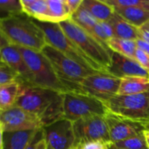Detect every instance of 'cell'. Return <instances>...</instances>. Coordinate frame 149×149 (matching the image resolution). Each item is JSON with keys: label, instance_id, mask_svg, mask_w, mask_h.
I'll use <instances>...</instances> for the list:
<instances>
[{"label": "cell", "instance_id": "6da1fadb", "mask_svg": "<svg viewBox=\"0 0 149 149\" xmlns=\"http://www.w3.org/2000/svg\"><path fill=\"white\" fill-rule=\"evenodd\" d=\"M0 31L10 45L41 51L47 45L42 31L26 13L0 18Z\"/></svg>", "mask_w": 149, "mask_h": 149}, {"label": "cell", "instance_id": "7a4b0ae2", "mask_svg": "<svg viewBox=\"0 0 149 149\" xmlns=\"http://www.w3.org/2000/svg\"><path fill=\"white\" fill-rule=\"evenodd\" d=\"M65 34L76 44L91 61L106 73L111 64L112 51L89 32L74 23L71 18L59 23Z\"/></svg>", "mask_w": 149, "mask_h": 149}, {"label": "cell", "instance_id": "3957f363", "mask_svg": "<svg viewBox=\"0 0 149 149\" xmlns=\"http://www.w3.org/2000/svg\"><path fill=\"white\" fill-rule=\"evenodd\" d=\"M18 48L31 73L33 86L53 90L60 93L71 91L60 80L51 62L41 51L21 47H18Z\"/></svg>", "mask_w": 149, "mask_h": 149}, {"label": "cell", "instance_id": "277c9868", "mask_svg": "<svg viewBox=\"0 0 149 149\" xmlns=\"http://www.w3.org/2000/svg\"><path fill=\"white\" fill-rule=\"evenodd\" d=\"M33 20L44 33L47 45H49L54 48L59 50L66 56L77 61L86 68L96 70L98 72H104L97 64L91 61L65 34L59 23L43 22L33 19Z\"/></svg>", "mask_w": 149, "mask_h": 149}, {"label": "cell", "instance_id": "5b68a950", "mask_svg": "<svg viewBox=\"0 0 149 149\" xmlns=\"http://www.w3.org/2000/svg\"><path fill=\"white\" fill-rule=\"evenodd\" d=\"M41 52L51 62L60 80L71 91L82 92L79 87L81 82L90 74L98 72L83 67L49 45H46Z\"/></svg>", "mask_w": 149, "mask_h": 149}, {"label": "cell", "instance_id": "8992f818", "mask_svg": "<svg viewBox=\"0 0 149 149\" xmlns=\"http://www.w3.org/2000/svg\"><path fill=\"white\" fill-rule=\"evenodd\" d=\"M64 118L74 122L92 116L104 117L108 112L105 103L79 91L62 93Z\"/></svg>", "mask_w": 149, "mask_h": 149}, {"label": "cell", "instance_id": "52a82bcc", "mask_svg": "<svg viewBox=\"0 0 149 149\" xmlns=\"http://www.w3.org/2000/svg\"><path fill=\"white\" fill-rule=\"evenodd\" d=\"M108 111L140 123L149 128L147 92L137 95H116L105 103Z\"/></svg>", "mask_w": 149, "mask_h": 149}, {"label": "cell", "instance_id": "ba28073f", "mask_svg": "<svg viewBox=\"0 0 149 149\" xmlns=\"http://www.w3.org/2000/svg\"><path fill=\"white\" fill-rule=\"evenodd\" d=\"M61 94V93L53 90L29 86L24 84L16 106L35 114L41 121Z\"/></svg>", "mask_w": 149, "mask_h": 149}, {"label": "cell", "instance_id": "9c48e42d", "mask_svg": "<svg viewBox=\"0 0 149 149\" xmlns=\"http://www.w3.org/2000/svg\"><path fill=\"white\" fill-rule=\"evenodd\" d=\"M120 83V78L105 72H97L85 77L79 87L82 92L106 103L118 95Z\"/></svg>", "mask_w": 149, "mask_h": 149}, {"label": "cell", "instance_id": "30bf717a", "mask_svg": "<svg viewBox=\"0 0 149 149\" xmlns=\"http://www.w3.org/2000/svg\"><path fill=\"white\" fill-rule=\"evenodd\" d=\"M74 147L93 140L110 141L108 125L103 116H92L73 122Z\"/></svg>", "mask_w": 149, "mask_h": 149}, {"label": "cell", "instance_id": "8fae6325", "mask_svg": "<svg viewBox=\"0 0 149 149\" xmlns=\"http://www.w3.org/2000/svg\"><path fill=\"white\" fill-rule=\"evenodd\" d=\"M0 127L6 132L39 130L43 126L38 116L15 105L0 111Z\"/></svg>", "mask_w": 149, "mask_h": 149}, {"label": "cell", "instance_id": "7c38bea8", "mask_svg": "<svg viewBox=\"0 0 149 149\" xmlns=\"http://www.w3.org/2000/svg\"><path fill=\"white\" fill-rule=\"evenodd\" d=\"M44 139L53 149H73L74 134L73 122L62 118L42 128Z\"/></svg>", "mask_w": 149, "mask_h": 149}, {"label": "cell", "instance_id": "4fadbf2b", "mask_svg": "<svg viewBox=\"0 0 149 149\" xmlns=\"http://www.w3.org/2000/svg\"><path fill=\"white\" fill-rule=\"evenodd\" d=\"M104 118L108 125L110 141L112 143L135 137L147 129L146 125L125 118L110 111L106 113Z\"/></svg>", "mask_w": 149, "mask_h": 149}, {"label": "cell", "instance_id": "5bb4252c", "mask_svg": "<svg viewBox=\"0 0 149 149\" xmlns=\"http://www.w3.org/2000/svg\"><path fill=\"white\" fill-rule=\"evenodd\" d=\"M106 73L118 78L140 77L149 78V72L143 68L135 59H132L118 53L112 52L111 64Z\"/></svg>", "mask_w": 149, "mask_h": 149}, {"label": "cell", "instance_id": "9a60e30c", "mask_svg": "<svg viewBox=\"0 0 149 149\" xmlns=\"http://www.w3.org/2000/svg\"><path fill=\"white\" fill-rule=\"evenodd\" d=\"M0 53H1L3 62L18 74L19 79L24 84L33 86L31 73L18 47L9 45L0 49Z\"/></svg>", "mask_w": 149, "mask_h": 149}, {"label": "cell", "instance_id": "2e32d148", "mask_svg": "<svg viewBox=\"0 0 149 149\" xmlns=\"http://www.w3.org/2000/svg\"><path fill=\"white\" fill-rule=\"evenodd\" d=\"M109 22L111 25L114 37L132 40H137L139 39V28L126 21L116 12Z\"/></svg>", "mask_w": 149, "mask_h": 149}, {"label": "cell", "instance_id": "e0dca14e", "mask_svg": "<svg viewBox=\"0 0 149 149\" xmlns=\"http://www.w3.org/2000/svg\"><path fill=\"white\" fill-rule=\"evenodd\" d=\"M23 85L24 83L20 79H18L0 86V111L8 110L16 105Z\"/></svg>", "mask_w": 149, "mask_h": 149}, {"label": "cell", "instance_id": "ac0fdd59", "mask_svg": "<svg viewBox=\"0 0 149 149\" xmlns=\"http://www.w3.org/2000/svg\"><path fill=\"white\" fill-rule=\"evenodd\" d=\"M37 132L38 130L4 132L2 149H26Z\"/></svg>", "mask_w": 149, "mask_h": 149}, {"label": "cell", "instance_id": "d6986e66", "mask_svg": "<svg viewBox=\"0 0 149 149\" xmlns=\"http://www.w3.org/2000/svg\"><path fill=\"white\" fill-rule=\"evenodd\" d=\"M114 10L123 19L138 28L149 22V10L145 7H116Z\"/></svg>", "mask_w": 149, "mask_h": 149}, {"label": "cell", "instance_id": "ffe728a7", "mask_svg": "<svg viewBox=\"0 0 149 149\" xmlns=\"http://www.w3.org/2000/svg\"><path fill=\"white\" fill-rule=\"evenodd\" d=\"M149 92V78L130 77L121 78L118 95H137Z\"/></svg>", "mask_w": 149, "mask_h": 149}, {"label": "cell", "instance_id": "44dd1931", "mask_svg": "<svg viewBox=\"0 0 149 149\" xmlns=\"http://www.w3.org/2000/svg\"><path fill=\"white\" fill-rule=\"evenodd\" d=\"M82 6L99 22L109 21L115 13L111 6L101 0H84Z\"/></svg>", "mask_w": 149, "mask_h": 149}, {"label": "cell", "instance_id": "7402d4cb", "mask_svg": "<svg viewBox=\"0 0 149 149\" xmlns=\"http://www.w3.org/2000/svg\"><path fill=\"white\" fill-rule=\"evenodd\" d=\"M50 22L61 23L71 18V13L66 0H47Z\"/></svg>", "mask_w": 149, "mask_h": 149}, {"label": "cell", "instance_id": "603a6c76", "mask_svg": "<svg viewBox=\"0 0 149 149\" xmlns=\"http://www.w3.org/2000/svg\"><path fill=\"white\" fill-rule=\"evenodd\" d=\"M108 47L115 53H118L121 55L134 59L135 53L137 50L136 40H125L113 37L107 41Z\"/></svg>", "mask_w": 149, "mask_h": 149}, {"label": "cell", "instance_id": "cb8c5ba5", "mask_svg": "<svg viewBox=\"0 0 149 149\" xmlns=\"http://www.w3.org/2000/svg\"><path fill=\"white\" fill-rule=\"evenodd\" d=\"M24 13L33 19L43 22H50V15L47 0H37L36 2L24 10Z\"/></svg>", "mask_w": 149, "mask_h": 149}, {"label": "cell", "instance_id": "d4e9b609", "mask_svg": "<svg viewBox=\"0 0 149 149\" xmlns=\"http://www.w3.org/2000/svg\"><path fill=\"white\" fill-rule=\"evenodd\" d=\"M71 19L90 33H91L94 26L99 22L83 6H81L77 12H74L71 15Z\"/></svg>", "mask_w": 149, "mask_h": 149}, {"label": "cell", "instance_id": "484cf974", "mask_svg": "<svg viewBox=\"0 0 149 149\" xmlns=\"http://www.w3.org/2000/svg\"><path fill=\"white\" fill-rule=\"evenodd\" d=\"M23 13L20 0H0V18Z\"/></svg>", "mask_w": 149, "mask_h": 149}, {"label": "cell", "instance_id": "4316f807", "mask_svg": "<svg viewBox=\"0 0 149 149\" xmlns=\"http://www.w3.org/2000/svg\"><path fill=\"white\" fill-rule=\"evenodd\" d=\"M112 144L119 149H147L143 132L135 137H132Z\"/></svg>", "mask_w": 149, "mask_h": 149}, {"label": "cell", "instance_id": "83f0119b", "mask_svg": "<svg viewBox=\"0 0 149 149\" xmlns=\"http://www.w3.org/2000/svg\"><path fill=\"white\" fill-rule=\"evenodd\" d=\"M106 3L113 8L141 6L149 10V0H108Z\"/></svg>", "mask_w": 149, "mask_h": 149}, {"label": "cell", "instance_id": "f1b7e54d", "mask_svg": "<svg viewBox=\"0 0 149 149\" xmlns=\"http://www.w3.org/2000/svg\"><path fill=\"white\" fill-rule=\"evenodd\" d=\"M19 79L18 74L6 65L0 66V86Z\"/></svg>", "mask_w": 149, "mask_h": 149}, {"label": "cell", "instance_id": "f546056e", "mask_svg": "<svg viewBox=\"0 0 149 149\" xmlns=\"http://www.w3.org/2000/svg\"><path fill=\"white\" fill-rule=\"evenodd\" d=\"M134 59L138 61V63L143 68H145L146 71L149 72V56L146 53H144L142 50L137 48Z\"/></svg>", "mask_w": 149, "mask_h": 149}, {"label": "cell", "instance_id": "4dcf8cb0", "mask_svg": "<svg viewBox=\"0 0 149 149\" xmlns=\"http://www.w3.org/2000/svg\"><path fill=\"white\" fill-rule=\"evenodd\" d=\"M108 142V141H107ZM107 142L101 140H93L82 144L79 149H108Z\"/></svg>", "mask_w": 149, "mask_h": 149}, {"label": "cell", "instance_id": "1f68e13d", "mask_svg": "<svg viewBox=\"0 0 149 149\" xmlns=\"http://www.w3.org/2000/svg\"><path fill=\"white\" fill-rule=\"evenodd\" d=\"M44 138L43 135V132H42V128L38 130V132L35 133V135L33 136V138L32 139V140L30 141V143L28 144V146H26V149H36V146L38 144V142L42 139Z\"/></svg>", "mask_w": 149, "mask_h": 149}, {"label": "cell", "instance_id": "d6a6232c", "mask_svg": "<svg viewBox=\"0 0 149 149\" xmlns=\"http://www.w3.org/2000/svg\"><path fill=\"white\" fill-rule=\"evenodd\" d=\"M66 2L72 15L74 12H77L79 9V7L82 6L84 2V0H66Z\"/></svg>", "mask_w": 149, "mask_h": 149}, {"label": "cell", "instance_id": "836d02e7", "mask_svg": "<svg viewBox=\"0 0 149 149\" xmlns=\"http://www.w3.org/2000/svg\"><path fill=\"white\" fill-rule=\"evenodd\" d=\"M139 39L149 43V22L139 28Z\"/></svg>", "mask_w": 149, "mask_h": 149}, {"label": "cell", "instance_id": "e575fe53", "mask_svg": "<svg viewBox=\"0 0 149 149\" xmlns=\"http://www.w3.org/2000/svg\"><path fill=\"white\" fill-rule=\"evenodd\" d=\"M101 25L103 26V29L104 31V33L106 34L107 38H108V40L111 38L114 37V34H113V30H112V27H111V25L110 24L109 21H105V22H101Z\"/></svg>", "mask_w": 149, "mask_h": 149}, {"label": "cell", "instance_id": "d590c367", "mask_svg": "<svg viewBox=\"0 0 149 149\" xmlns=\"http://www.w3.org/2000/svg\"><path fill=\"white\" fill-rule=\"evenodd\" d=\"M136 44H137V47L139 49L142 50L144 53H146L149 56V43L144 41L141 39H138L136 40Z\"/></svg>", "mask_w": 149, "mask_h": 149}, {"label": "cell", "instance_id": "8d00e7d4", "mask_svg": "<svg viewBox=\"0 0 149 149\" xmlns=\"http://www.w3.org/2000/svg\"><path fill=\"white\" fill-rule=\"evenodd\" d=\"M10 43L9 41L7 40V39L4 36V34L1 33V31H0V49H2L7 46H9Z\"/></svg>", "mask_w": 149, "mask_h": 149}, {"label": "cell", "instance_id": "74e56055", "mask_svg": "<svg viewBox=\"0 0 149 149\" xmlns=\"http://www.w3.org/2000/svg\"><path fill=\"white\" fill-rule=\"evenodd\" d=\"M37 0H20V3L23 8V12L26 8H27L28 6H30L32 4H33L34 2H36Z\"/></svg>", "mask_w": 149, "mask_h": 149}, {"label": "cell", "instance_id": "f35d334b", "mask_svg": "<svg viewBox=\"0 0 149 149\" xmlns=\"http://www.w3.org/2000/svg\"><path fill=\"white\" fill-rule=\"evenodd\" d=\"M47 141L45 140V139L43 138L42 139H40L37 146H36V149H47Z\"/></svg>", "mask_w": 149, "mask_h": 149}, {"label": "cell", "instance_id": "ab89813d", "mask_svg": "<svg viewBox=\"0 0 149 149\" xmlns=\"http://www.w3.org/2000/svg\"><path fill=\"white\" fill-rule=\"evenodd\" d=\"M143 135H144V138H145L146 147H147V149H149V128L143 131Z\"/></svg>", "mask_w": 149, "mask_h": 149}, {"label": "cell", "instance_id": "60d3db41", "mask_svg": "<svg viewBox=\"0 0 149 149\" xmlns=\"http://www.w3.org/2000/svg\"><path fill=\"white\" fill-rule=\"evenodd\" d=\"M3 133L4 132L2 131L1 127H0V149H2L3 147Z\"/></svg>", "mask_w": 149, "mask_h": 149}, {"label": "cell", "instance_id": "b9f144b4", "mask_svg": "<svg viewBox=\"0 0 149 149\" xmlns=\"http://www.w3.org/2000/svg\"><path fill=\"white\" fill-rule=\"evenodd\" d=\"M107 146H108V149H119V148H117L111 141H108L107 142Z\"/></svg>", "mask_w": 149, "mask_h": 149}, {"label": "cell", "instance_id": "7bdbcfd3", "mask_svg": "<svg viewBox=\"0 0 149 149\" xmlns=\"http://www.w3.org/2000/svg\"><path fill=\"white\" fill-rule=\"evenodd\" d=\"M1 65H6L4 62H3V60H2V56H1V53H0V66Z\"/></svg>", "mask_w": 149, "mask_h": 149}, {"label": "cell", "instance_id": "ee69618b", "mask_svg": "<svg viewBox=\"0 0 149 149\" xmlns=\"http://www.w3.org/2000/svg\"><path fill=\"white\" fill-rule=\"evenodd\" d=\"M147 98H148V105H149V92H147Z\"/></svg>", "mask_w": 149, "mask_h": 149}, {"label": "cell", "instance_id": "f6af8a7d", "mask_svg": "<svg viewBox=\"0 0 149 149\" xmlns=\"http://www.w3.org/2000/svg\"><path fill=\"white\" fill-rule=\"evenodd\" d=\"M47 149H53V148H52V147H50V146H47Z\"/></svg>", "mask_w": 149, "mask_h": 149}, {"label": "cell", "instance_id": "bcb514c9", "mask_svg": "<svg viewBox=\"0 0 149 149\" xmlns=\"http://www.w3.org/2000/svg\"><path fill=\"white\" fill-rule=\"evenodd\" d=\"M101 1H104V2H107L108 0H101Z\"/></svg>", "mask_w": 149, "mask_h": 149}, {"label": "cell", "instance_id": "7dc6e473", "mask_svg": "<svg viewBox=\"0 0 149 149\" xmlns=\"http://www.w3.org/2000/svg\"><path fill=\"white\" fill-rule=\"evenodd\" d=\"M73 149H79V148H78V147H74Z\"/></svg>", "mask_w": 149, "mask_h": 149}]
</instances>
